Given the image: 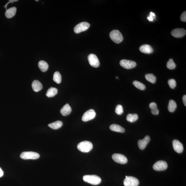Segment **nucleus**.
<instances>
[{"mask_svg": "<svg viewBox=\"0 0 186 186\" xmlns=\"http://www.w3.org/2000/svg\"><path fill=\"white\" fill-rule=\"evenodd\" d=\"M83 181L85 182L94 185H98L101 182L100 177L96 175H85L83 176Z\"/></svg>", "mask_w": 186, "mask_h": 186, "instance_id": "1", "label": "nucleus"}, {"mask_svg": "<svg viewBox=\"0 0 186 186\" xmlns=\"http://www.w3.org/2000/svg\"><path fill=\"white\" fill-rule=\"evenodd\" d=\"M109 36L111 40L116 44H119L124 39L122 34L118 30H113L110 32Z\"/></svg>", "mask_w": 186, "mask_h": 186, "instance_id": "2", "label": "nucleus"}, {"mask_svg": "<svg viewBox=\"0 0 186 186\" xmlns=\"http://www.w3.org/2000/svg\"><path fill=\"white\" fill-rule=\"evenodd\" d=\"M93 145L91 142L88 141H84L80 142L77 146L78 150L83 152H88L92 150Z\"/></svg>", "mask_w": 186, "mask_h": 186, "instance_id": "3", "label": "nucleus"}, {"mask_svg": "<svg viewBox=\"0 0 186 186\" xmlns=\"http://www.w3.org/2000/svg\"><path fill=\"white\" fill-rule=\"evenodd\" d=\"M124 183L125 186H138L139 185V181L135 177L126 176Z\"/></svg>", "mask_w": 186, "mask_h": 186, "instance_id": "4", "label": "nucleus"}, {"mask_svg": "<svg viewBox=\"0 0 186 186\" xmlns=\"http://www.w3.org/2000/svg\"><path fill=\"white\" fill-rule=\"evenodd\" d=\"M20 157L21 159L25 160L38 159L40 157L38 153L33 152H25L21 153Z\"/></svg>", "mask_w": 186, "mask_h": 186, "instance_id": "5", "label": "nucleus"}, {"mask_svg": "<svg viewBox=\"0 0 186 186\" xmlns=\"http://www.w3.org/2000/svg\"><path fill=\"white\" fill-rule=\"evenodd\" d=\"M90 26V24L87 22H82L75 26L73 30L75 33L79 34L87 30Z\"/></svg>", "mask_w": 186, "mask_h": 186, "instance_id": "6", "label": "nucleus"}, {"mask_svg": "<svg viewBox=\"0 0 186 186\" xmlns=\"http://www.w3.org/2000/svg\"><path fill=\"white\" fill-rule=\"evenodd\" d=\"M96 116V113L94 110L91 109L86 111L82 117V120L84 122L92 120Z\"/></svg>", "mask_w": 186, "mask_h": 186, "instance_id": "7", "label": "nucleus"}, {"mask_svg": "<svg viewBox=\"0 0 186 186\" xmlns=\"http://www.w3.org/2000/svg\"><path fill=\"white\" fill-rule=\"evenodd\" d=\"M120 64L121 66L122 67L127 69H131L135 67L137 64L136 63L131 60L126 59L121 60Z\"/></svg>", "mask_w": 186, "mask_h": 186, "instance_id": "8", "label": "nucleus"}, {"mask_svg": "<svg viewBox=\"0 0 186 186\" xmlns=\"http://www.w3.org/2000/svg\"><path fill=\"white\" fill-rule=\"evenodd\" d=\"M112 158L116 163L122 164L126 163L127 159L126 157L124 155L115 153L112 155Z\"/></svg>", "mask_w": 186, "mask_h": 186, "instance_id": "9", "label": "nucleus"}, {"mask_svg": "<svg viewBox=\"0 0 186 186\" xmlns=\"http://www.w3.org/2000/svg\"><path fill=\"white\" fill-rule=\"evenodd\" d=\"M88 60L91 66L97 68L100 65V62L97 56L94 54H90L88 56Z\"/></svg>", "mask_w": 186, "mask_h": 186, "instance_id": "10", "label": "nucleus"}, {"mask_svg": "<svg viewBox=\"0 0 186 186\" xmlns=\"http://www.w3.org/2000/svg\"><path fill=\"white\" fill-rule=\"evenodd\" d=\"M153 168L155 171H162L165 170L168 168V164L166 162L159 161L153 165Z\"/></svg>", "mask_w": 186, "mask_h": 186, "instance_id": "11", "label": "nucleus"}, {"mask_svg": "<svg viewBox=\"0 0 186 186\" xmlns=\"http://www.w3.org/2000/svg\"><path fill=\"white\" fill-rule=\"evenodd\" d=\"M186 31L183 29H176L173 30L171 32L172 35L175 38H181L184 36Z\"/></svg>", "mask_w": 186, "mask_h": 186, "instance_id": "12", "label": "nucleus"}, {"mask_svg": "<svg viewBox=\"0 0 186 186\" xmlns=\"http://www.w3.org/2000/svg\"><path fill=\"white\" fill-rule=\"evenodd\" d=\"M173 148L176 152L180 153L183 152V146L181 143L177 140H174L173 141Z\"/></svg>", "mask_w": 186, "mask_h": 186, "instance_id": "13", "label": "nucleus"}, {"mask_svg": "<svg viewBox=\"0 0 186 186\" xmlns=\"http://www.w3.org/2000/svg\"><path fill=\"white\" fill-rule=\"evenodd\" d=\"M150 138L149 135H146L143 139L140 140L138 141V146L141 150H144L150 141Z\"/></svg>", "mask_w": 186, "mask_h": 186, "instance_id": "14", "label": "nucleus"}, {"mask_svg": "<svg viewBox=\"0 0 186 186\" xmlns=\"http://www.w3.org/2000/svg\"><path fill=\"white\" fill-rule=\"evenodd\" d=\"M139 49L141 52L144 53L150 54L153 52V49L152 47L147 44L142 45L140 47Z\"/></svg>", "mask_w": 186, "mask_h": 186, "instance_id": "15", "label": "nucleus"}, {"mask_svg": "<svg viewBox=\"0 0 186 186\" xmlns=\"http://www.w3.org/2000/svg\"><path fill=\"white\" fill-rule=\"evenodd\" d=\"M72 111V109L70 105L67 103L64 106L61 110H60V113L62 116H66L69 115Z\"/></svg>", "mask_w": 186, "mask_h": 186, "instance_id": "16", "label": "nucleus"}, {"mask_svg": "<svg viewBox=\"0 0 186 186\" xmlns=\"http://www.w3.org/2000/svg\"><path fill=\"white\" fill-rule=\"evenodd\" d=\"M32 87L34 92H38L42 89V86L40 81L34 80L32 83Z\"/></svg>", "mask_w": 186, "mask_h": 186, "instance_id": "17", "label": "nucleus"}, {"mask_svg": "<svg viewBox=\"0 0 186 186\" xmlns=\"http://www.w3.org/2000/svg\"><path fill=\"white\" fill-rule=\"evenodd\" d=\"M17 9L15 7L10 8L6 10L5 16L8 18H11L13 17L16 14Z\"/></svg>", "mask_w": 186, "mask_h": 186, "instance_id": "18", "label": "nucleus"}, {"mask_svg": "<svg viewBox=\"0 0 186 186\" xmlns=\"http://www.w3.org/2000/svg\"><path fill=\"white\" fill-rule=\"evenodd\" d=\"M110 129L112 131L120 133H124L125 131V129L124 127L116 124H112L110 125Z\"/></svg>", "mask_w": 186, "mask_h": 186, "instance_id": "19", "label": "nucleus"}, {"mask_svg": "<svg viewBox=\"0 0 186 186\" xmlns=\"http://www.w3.org/2000/svg\"><path fill=\"white\" fill-rule=\"evenodd\" d=\"M38 66L39 68L43 72H45L48 70L49 65L47 63L43 60L39 62Z\"/></svg>", "mask_w": 186, "mask_h": 186, "instance_id": "20", "label": "nucleus"}, {"mask_svg": "<svg viewBox=\"0 0 186 186\" xmlns=\"http://www.w3.org/2000/svg\"><path fill=\"white\" fill-rule=\"evenodd\" d=\"M58 93V90L57 88L53 87H51L47 90L46 95L49 98H51L54 97Z\"/></svg>", "mask_w": 186, "mask_h": 186, "instance_id": "21", "label": "nucleus"}, {"mask_svg": "<svg viewBox=\"0 0 186 186\" xmlns=\"http://www.w3.org/2000/svg\"><path fill=\"white\" fill-rule=\"evenodd\" d=\"M62 125L63 123L61 121H57L49 124L48 126L51 129L56 130L60 128Z\"/></svg>", "mask_w": 186, "mask_h": 186, "instance_id": "22", "label": "nucleus"}, {"mask_svg": "<svg viewBox=\"0 0 186 186\" xmlns=\"http://www.w3.org/2000/svg\"><path fill=\"white\" fill-rule=\"evenodd\" d=\"M149 107L151 109V113L154 115H157L159 114V110L157 109V104L155 103H151L149 105Z\"/></svg>", "mask_w": 186, "mask_h": 186, "instance_id": "23", "label": "nucleus"}, {"mask_svg": "<svg viewBox=\"0 0 186 186\" xmlns=\"http://www.w3.org/2000/svg\"><path fill=\"white\" fill-rule=\"evenodd\" d=\"M177 108V104L175 101L172 100H170L168 103V109L171 112H174Z\"/></svg>", "mask_w": 186, "mask_h": 186, "instance_id": "24", "label": "nucleus"}, {"mask_svg": "<svg viewBox=\"0 0 186 186\" xmlns=\"http://www.w3.org/2000/svg\"><path fill=\"white\" fill-rule=\"evenodd\" d=\"M138 119L137 114H129L127 116V120L128 122H136Z\"/></svg>", "mask_w": 186, "mask_h": 186, "instance_id": "25", "label": "nucleus"}, {"mask_svg": "<svg viewBox=\"0 0 186 186\" xmlns=\"http://www.w3.org/2000/svg\"><path fill=\"white\" fill-rule=\"evenodd\" d=\"M62 77L61 74L58 71H56L54 73L53 75V81L57 84H60L61 83Z\"/></svg>", "mask_w": 186, "mask_h": 186, "instance_id": "26", "label": "nucleus"}, {"mask_svg": "<svg viewBox=\"0 0 186 186\" xmlns=\"http://www.w3.org/2000/svg\"><path fill=\"white\" fill-rule=\"evenodd\" d=\"M145 78L147 81L152 83H155L157 80L156 77L152 73H148L146 74Z\"/></svg>", "mask_w": 186, "mask_h": 186, "instance_id": "27", "label": "nucleus"}, {"mask_svg": "<svg viewBox=\"0 0 186 186\" xmlns=\"http://www.w3.org/2000/svg\"><path fill=\"white\" fill-rule=\"evenodd\" d=\"M133 84L135 87L138 89L140 90H145L146 86L144 85V84L141 83L139 81H134L133 82Z\"/></svg>", "mask_w": 186, "mask_h": 186, "instance_id": "28", "label": "nucleus"}, {"mask_svg": "<svg viewBox=\"0 0 186 186\" xmlns=\"http://www.w3.org/2000/svg\"><path fill=\"white\" fill-rule=\"evenodd\" d=\"M166 66L168 69L170 70H174L176 67V64L175 63L172 59H170L166 64Z\"/></svg>", "mask_w": 186, "mask_h": 186, "instance_id": "29", "label": "nucleus"}, {"mask_svg": "<svg viewBox=\"0 0 186 186\" xmlns=\"http://www.w3.org/2000/svg\"><path fill=\"white\" fill-rule=\"evenodd\" d=\"M115 112L118 115H121L124 113V109L122 106L121 105H118L116 108Z\"/></svg>", "mask_w": 186, "mask_h": 186, "instance_id": "30", "label": "nucleus"}, {"mask_svg": "<svg viewBox=\"0 0 186 186\" xmlns=\"http://www.w3.org/2000/svg\"><path fill=\"white\" fill-rule=\"evenodd\" d=\"M168 85L172 89H174L176 86V81L174 79H170L168 81Z\"/></svg>", "mask_w": 186, "mask_h": 186, "instance_id": "31", "label": "nucleus"}, {"mask_svg": "<svg viewBox=\"0 0 186 186\" xmlns=\"http://www.w3.org/2000/svg\"><path fill=\"white\" fill-rule=\"evenodd\" d=\"M180 19L181 21L183 22H185L186 21V12L185 11L181 15L180 17Z\"/></svg>", "mask_w": 186, "mask_h": 186, "instance_id": "32", "label": "nucleus"}, {"mask_svg": "<svg viewBox=\"0 0 186 186\" xmlns=\"http://www.w3.org/2000/svg\"><path fill=\"white\" fill-rule=\"evenodd\" d=\"M18 1V0H10L6 4V5L5 6H4V7L5 8L6 10H7V6L10 3H13V2H17Z\"/></svg>", "mask_w": 186, "mask_h": 186, "instance_id": "33", "label": "nucleus"}, {"mask_svg": "<svg viewBox=\"0 0 186 186\" xmlns=\"http://www.w3.org/2000/svg\"><path fill=\"white\" fill-rule=\"evenodd\" d=\"M183 101L184 104L186 106V95H184L183 97Z\"/></svg>", "mask_w": 186, "mask_h": 186, "instance_id": "34", "label": "nucleus"}, {"mask_svg": "<svg viewBox=\"0 0 186 186\" xmlns=\"http://www.w3.org/2000/svg\"><path fill=\"white\" fill-rule=\"evenodd\" d=\"M147 19L149 21H153V17L152 15H150V16L147 17Z\"/></svg>", "mask_w": 186, "mask_h": 186, "instance_id": "35", "label": "nucleus"}, {"mask_svg": "<svg viewBox=\"0 0 186 186\" xmlns=\"http://www.w3.org/2000/svg\"><path fill=\"white\" fill-rule=\"evenodd\" d=\"M4 175V172L1 168H0V178L3 176Z\"/></svg>", "mask_w": 186, "mask_h": 186, "instance_id": "36", "label": "nucleus"}, {"mask_svg": "<svg viewBox=\"0 0 186 186\" xmlns=\"http://www.w3.org/2000/svg\"><path fill=\"white\" fill-rule=\"evenodd\" d=\"M150 15H152L153 17H155V14L152 12H150Z\"/></svg>", "mask_w": 186, "mask_h": 186, "instance_id": "37", "label": "nucleus"}, {"mask_svg": "<svg viewBox=\"0 0 186 186\" xmlns=\"http://www.w3.org/2000/svg\"><path fill=\"white\" fill-rule=\"evenodd\" d=\"M39 1L38 0H37V1Z\"/></svg>", "mask_w": 186, "mask_h": 186, "instance_id": "38", "label": "nucleus"}]
</instances>
